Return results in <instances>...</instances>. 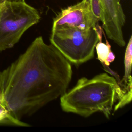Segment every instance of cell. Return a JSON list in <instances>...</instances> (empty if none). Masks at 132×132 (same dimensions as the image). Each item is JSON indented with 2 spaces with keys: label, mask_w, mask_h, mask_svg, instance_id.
Returning <instances> with one entry per match:
<instances>
[{
  "label": "cell",
  "mask_w": 132,
  "mask_h": 132,
  "mask_svg": "<svg viewBox=\"0 0 132 132\" xmlns=\"http://www.w3.org/2000/svg\"><path fill=\"white\" fill-rule=\"evenodd\" d=\"M71 63L41 36L6 68L0 71V102L11 124L21 122L66 92L71 80Z\"/></svg>",
  "instance_id": "cell-1"
},
{
  "label": "cell",
  "mask_w": 132,
  "mask_h": 132,
  "mask_svg": "<svg viewBox=\"0 0 132 132\" xmlns=\"http://www.w3.org/2000/svg\"><path fill=\"white\" fill-rule=\"evenodd\" d=\"M119 86L116 79L106 73L91 79L82 77L74 88L61 96L62 109L85 117L102 112L109 118L117 101Z\"/></svg>",
  "instance_id": "cell-2"
},
{
  "label": "cell",
  "mask_w": 132,
  "mask_h": 132,
  "mask_svg": "<svg viewBox=\"0 0 132 132\" xmlns=\"http://www.w3.org/2000/svg\"><path fill=\"white\" fill-rule=\"evenodd\" d=\"M40 19L38 11L25 2L1 4L0 51L13 47L24 33Z\"/></svg>",
  "instance_id": "cell-3"
},
{
  "label": "cell",
  "mask_w": 132,
  "mask_h": 132,
  "mask_svg": "<svg viewBox=\"0 0 132 132\" xmlns=\"http://www.w3.org/2000/svg\"><path fill=\"white\" fill-rule=\"evenodd\" d=\"M50 42L70 63L78 66L93 58L99 39L95 27L68 28L52 30Z\"/></svg>",
  "instance_id": "cell-4"
},
{
  "label": "cell",
  "mask_w": 132,
  "mask_h": 132,
  "mask_svg": "<svg viewBox=\"0 0 132 132\" xmlns=\"http://www.w3.org/2000/svg\"><path fill=\"white\" fill-rule=\"evenodd\" d=\"M97 23L91 11L90 0H82L62 10L53 20L52 30L68 28L88 30L95 28Z\"/></svg>",
  "instance_id": "cell-5"
},
{
  "label": "cell",
  "mask_w": 132,
  "mask_h": 132,
  "mask_svg": "<svg viewBox=\"0 0 132 132\" xmlns=\"http://www.w3.org/2000/svg\"><path fill=\"white\" fill-rule=\"evenodd\" d=\"M103 14V28L107 38L117 45L124 47L123 28L126 16L119 0H99Z\"/></svg>",
  "instance_id": "cell-6"
},
{
  "label": "cell",
  "mask_w": 132,
  "mask_h": 132,
  "mask_svg": "<svg viewBox=\"0 0 132 132\" xmlns=\"http://www.w3.org/2000/svg\"><path fill=\"white\" fill-rule=\"evenodd\" d=\"M132 62V36L127 44L124 57V75L121 80L124 88L132 87V78L131 76Z\"/></svg>",
  "instance_id": "cell-7"
},
{
  "label": "cell",
  "mask_w": 132,
  "mask_h": 132,
  "mask_svg": "<svg viewBox=\"0 0 132 132\" xmlns=\"http://www.w3.org/2000/svg\"><path fill=\"white\" fill-rule=\"evenodd\" d=\"M98 59L102 64L106 65V60L110 52L111 51V45L106 40V44L102 41L98 42L96 45Z\"/></svg>",
  "instance_id": "cell-8"
},
{
  "label": "cell",
  "mask_w": 132,
  "mask_h": 132,
  "mask_svg": "<svg viewBox=\"0 0 132 132\" xmlns=\"http://www.w3.org/2000/svg\"><path fill=\"white\" fill-rule=\"evenodd\" d=\"M90 8L92 13L96 22L100 21L102 23L103 14L102 9L99 0H90Z\"/></svg>",
  "instance_id": "cell-9"
},
{
  "label": "cell",
  "mask_w": 132,
  "mask_h": 132,
  "mask_svg": "<svg viewBox=\"0 0 132 132\" xmlns=\"http://www.w3.org/2000/svg\"><path fill=\"white\" fill-rule=\"evenodd\" d=\"M9 123L8 113L6 109L0 102V123Z\"/></svg>",
  "instance_id": "cell-10"
},
{
  "label": "cell",
  "mask_w": 132,
  "mask_h": 132,
  "mask_svg": "<svg viewBox=\"0 0 132 132\" xmlns=\"http://www.w3.org/2000/svg\"><path fill=\"white\" fill-rule=\"evenodd\" d=\"M115 59V55L113 52L110 51L109 53L108 57L106 60V64L107 66H109L110 65V63L113 62Z\"/></svg>",
  "instance_id": "cell-11"
},
{
  "label": "cell",
  "mask_w": 132,
  "mask_h": 132,
  "mask_svg": "<svg viewBox=\"0 0 132 132\" xmlns=\"http://www.w3.org/2000/svg\"><path fill=\"white\" fill-rule=\"evenodd\" d=\"M96 31L98 37L99 42L102 41V35L103 30L101 26L98 23L96 24L95 27Z\"/></svg>",
  "instance_id": "cell-12"
},
{
  "label": "cell",
  "mask_w": 132,
  "mask_h": 132,
  "mask_svg": "<svg viewBox=\"0 0 132 132\" xmlns=\"http://www.w3.org/2000/svg\"><path fill=\"white\" fill-rule=\"evenodd\" d=\"M13 2V1H21L25 2V0H0V4L5 2Z\"/></svg>",
  "instance_id": "cell-13"
}]
</instances>
